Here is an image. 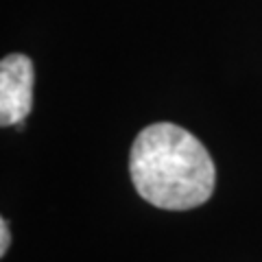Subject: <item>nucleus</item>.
Masks as SVG:
<instances>
[{
	"label": "nucleus",
	"mask_w": 262,
	"mask_h": 262,
	"mask_svg": "<svg viewBox=\"0 0 262 262\" xmlns=\"http://www.w3.org/2000/svg\"><path fill=\"white\" fill-rule=\"evenodd\" d=\"M129 173L144 201L173 212L206 203L216 182L208 149L190 131L173 122H155L136 136Z\"/></svg>",
	"instance_id": "obj_1"
},
{
	"label": "nucleus",
	"mask_w": 262,
	"mask_h": 262,
	"mask_svg": "<svg viewBox=\"0 0 262 262\" xmlns=\"http://www.w3.org/2000/svg\"><path fill=\"white\" fill-rule=\"evenodd\" d=\"M11 243V234H9V223L7 219H0V256H5Z\"/></svg>",
	"instance_id": "obj_3"
},
{
	"label": "nucleus",
	"mask_w": 262,
	"mask_h": 262,
	"mask_svg": "<svg viewBox=\"0 0 262 262\" xmlns=\"http://www.w3.org/2000/svg\"><path fill=\"white\" fill-rule=\"evenodd\" d=\"M33 105V61L7 55L0 61V125H22Z\"/></svg>",
	"instance_id": "obj_2"
}]
</instances>
